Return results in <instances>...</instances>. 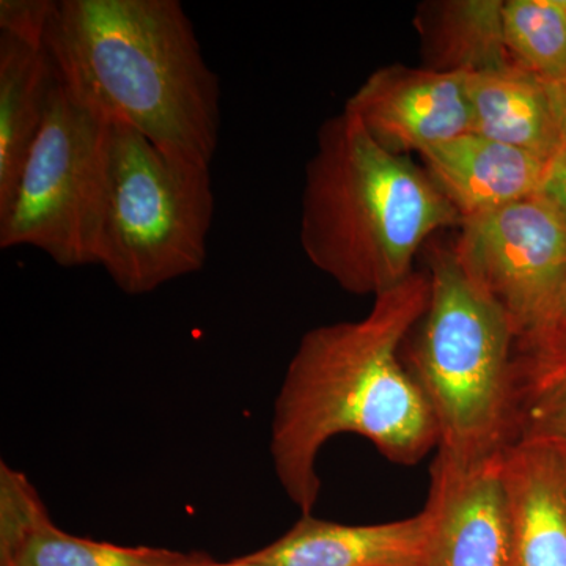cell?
I'll return each instance as SVG.
<instances>
[{
    "mask_svg": "<svg viewBox=\"0 0 566 566\" xmlns=\"http://www.w3.org/2000/svg\"><path fill=\"white\" fill-rule=\"evenodd\" d=\"M430 293V274L415 271L378 294L363 318L315 327L301 338L270 433L274 474L301 515H312L318 501L316 460L337 436H360L400 465L438 449L434 417L401 357Z\"/></svg>",
    "mask_w": 566,
    "mask_h": 566,
    "instance_id": "6da1fadb",
    "label": "cell"
},
{
    "mask_svg": "<svg viewBox=\"0 0 566 566\" xmlns=\"http://www.w3.org/2000/svg\"><path fill=\"white\" fill-rule=\"evenodd\" d=\"M44 48L71 102L211 166L221 82L178 0H55Z\"/></svg>",
    "mask_w": 566,
    "mask_h": 566,
    "instance_id": "7a4b0ae2",
    "label": "cell"
},
{
    "mask_svg": "<svg viewBox=\"0 0 566 566\" xmlns=\"http://www.w3.org/2000/svg\"><path fill=\"white\" fill-rule=\"evenodd\" d=\"M461 218L427 170L386 150L348 112L327 118L305 167L301 248L345 292H387Z\"/></svg>",
    "mask_w": 566,
    "mask_h": 566,
    "instance_id": "3957f363",
    "label": "cell"
},
{
    "mask_svg": "<svg viewBox=\"0 0 566 566\" xmlns=\"http://www.w3.org/2000/svg\"><path fill=\"white\" fill-rule=\"evenodd\" d=\"M430 303L401 357L438 427V453L486 460L516 438V334L505 312L458 262L430 253Z\"/></svg>",
    "mask_w": 566,
    "mask_h": 566,
    "instance_id": "277c9868",
    "label": "cell"
},
{
    "mask_svg": "<svg viewBox=\"0 0 566 566\" xmlns=\"http://www.w3.org/2000/svg\"><path fill=\"white\" fill-rule=\"evenodd\" d=\"M210 167L111 126L96 264L123 293L140 296L202 270L214 218Z\"/></svg>",
    "mask_w": 566,
    "mask_h": 566,
    "instance_id": "5b68a950",
    "label": "cell"
},
{
    "mask_svg": "<svg viewBox=\"0 0 566 566\" xmlns=\"http://www.w3.org/2000/svg\"><path fill=\"white\" fill-rule=\"evenodd\" d=\"M111 126L52 91L39 136L0 207V248H33L63 268L96 264Z\"/></svg>",
    "mask_w": 566,
    "mask_h": 566,
    "instance_id": "8992f818",
    "label": "cell"
},
{
    "mask_svg": "<svg viewBox=\"0 0 566 566\" xmlns=\"http://www.w3.org/2000/svg\"><path fill=\"white\" fill-rule=\"evenodd\" d=\"M458 226V262L509 316L516 354L534 352L549 337L566 289V222L531 197Z\"/></svg>",
    "mask_w": 566,
    "mask_h": 566,
    "instance_id": "52a82bcc",
    "label": "cell"
},
{
    "mask_svg": "<svg viewBox=\"0 0 566 566\" xmlns=\"http://www.w3.org/2000/svg\"><path fill=\"white\" fill-rule=\"evenodd\" d=\"M386 150L406 155L474 132L469 76L461 71L382 66L346 102Z\"/></svg>",
    "mask_w": 566,
    "mask_h": 566,
    "instance_id": "ba28073f",
    "label": "cell"
},
{
    "mask_svg": "<svg viewBox=\"0 0 566 566\" xmlns=\"http://www.w3.org/2000/svg\"><path fill=\"white\" fill-rule=\"evenodd\" d=\"M501 453L471 463L436 453L423 506L430 516L424 566H505Z\"/></svg>",
    "mask_w": 566,
    "mask_h": 566,
    "instance_id": "9c48e42d",
    "label": "cell"
},
{
    "mask_svg": "<svg viewBox=\"0 0 566 566\" xmlns=\"http://www.w3.org/2000/svg\"><path fill=\"white\" fill-rule=\"evenodd\" d=\"M505 566H566V441L517 438L501 453Z\"/></svg>",
    "mask_w": 566,
    "mask_h": 566,
    "instance_id": "30bf717a",
    "label": "cell"
},
{
    "mask_svg": "<svg viewBox=\"0 0 566 566\" xmlns=\"http://www.w3.org/2000/svg\"><path fill=\"white\" fill-rule=\"evenodd\" d=\"M197 556L71 535L52 521L29 476L0 464V566H186Z\"/></svg>",
    "mask_w": 566,
    "mask_h": 566,
    "instance_id": "8fae6325",
    "label": "cell"
},
{
    "mask_svg": "<svg viewBox=\"0 0 566 566\" xmlns=\"http://www.w3.org/2000/svg\"><path fill=\"white\" fill-rule=\"evenodd\" d=\"M430 545V516L381 524L333 523L301 515L271 545L243 556L263 566H424Z\"/></svg>",
    "mask_w": 566,
    "mask_h": 566,
    "instance_id": "7c38bea8",
    "label": "cell"
},
{
    "mask_svg": "<svg viewBox=\"0 0 566 566\" xmlns=\"http://www.w3.org/2000/svg\"><path fill=\"white\" fill-rule=\"evenodd\" d=\"M420 156L461 219L535 197L546 167L532 153L474 132L427 148Z\"/></svg>",
    "mask_w": 566,
    "mask_h": 566,
    "instance_id": "4fadbf2b",
    "label": "cell"
},
{
    "mask_svg": "<svg viewBox=\"0 0 566 566\" xmlns=\"http://www.w3.org/2000/svg\"><path fill=\"white\" fill-rule=\"evenodd\" d=\"M468 76L474 133L549 161L566 137L565 88L515 62Z\"/></svg>",
    "mask_w": 566,
    "mask_h": 566,
    "instance_id": "5bb4252c",
    "label": "cell"
},
{
    "mask_svg": "<svg viewBox=\"0 0 566 566\" xmlns=\"http://www.w3.org/2000/svg\"><path fill=\"white\" fill-rule=\"evenodd\" d=\"M55 84L46 48L0 33V207L39 136Z\"/></svg>",
    "mask_w": 566,
    "mask_h": 566,
    "instance_id": "9a60e30c",
    "label": "cell"
},
{
    "mask_svg": "<svg viewBox=\"0 0 566 566\" xmlns=\"http://www.w3.org/2000/svg\"><path fill=\"white\" fill-rule=\"evenodd\" d=\"M499 0L438 3L419 18L431 66L474 74L513 62L505 48Z\"/></svg>",
    "mask_w": 566,
    "mask_h": 566,
    "instance_id": "2e32d148",
    "label": "cell"
},
{
    "mask_svg": "<svg viewBox=\"0 0 566 566\" xmlns=\"http://www.w3.org/2000/svg\"><path fill=\"white\" fill-rule=\"evenodd\" d=\"M502 25L513 62L566 91V0H506Z\"/></svg>",
    "mask_w": 566,
    "mask_h": 566,
    "instance_id": "e0dca14e",
    "label": "cell"
},
{
    "mask_svg": "<svg viewBox=\"0 0 566 566\" xmlns=\"http://www.w3.org/2000/svg\"><path fill=\"white\" fill-rule=\"evenodd\" d=\"M566 441V337L516 354V438Z\"/></svg>",
    "mask_w": 566,
    "mask_h": 566,
    "instance_id": "ac0fdd59",
    "label": "cell"
},
{
    "mask_svg": "<svg viewBox=\"0 0 566 566\" xmlns=\"http://www.w3.org/2000/svg\"><path fill=\"white\" fill-rule=\"evenodd\" d=\"M55 0H0V33L44 46Z\"/></svg>",
    "mask_w": 566,
    "mask_h": 566,
    "instance_id": "d6986e66",
    "label": "cell"
},
{
    "mask_svg": "<svg viewBox=\"0 0 566 566\" xmlns=\"http://www.w3.org/2000/svg\"><path fill=\"white\" fill-rule=\"evenodd\" d=\"M566 222V137L546 163L536 196Z\"/></svg>",
    "mask_w": 566,
    "mask_h": 566,
    "instance_id": "ffe728a7",
    "label": "cell"
},
{
    "mask_svg": "<svg viewBox=\"0 0 566 566\" xmlns=\"http://www.w3.org/2000/svg\"><path fill=\"white\" fill-rule=\"evenodd\" d=\"M566 337V289L564 296H562L560 305H558V311L556 315V319H554L553 331H551L549 337L546 338L545 344L539 345L538 348H543V346L553 344V342L560 340V338ZM534 349V352H536ZM531 352V353H534ZM527 354V353H526Z\"/></svg>",
    "mask_w": 566,
    "mask_h": 566,
    "instance_id": "44dd1931",
    "label": "cell"
},
{
    "mask_svg": "<svg viewBox=\"0 0 566 566\" xmlns=\"http://www.w3.org/2000/svg\"><path fill=\"white\" fill-rule=\"evenodd\" d=\"M186 566H263L259 564H252V562L245 560V558H234L232 562H227V564H221V562L212 560L211 557H208L207 554H200L193 560L191 564Z\"/></svg>",
    "mask_w": 566,
    "mask_h": 566,
    "instance_id": "7402d4cb",
    "label": "cell"
},
{
    "mask_svg": "<svg viewBox=\"0 0 566 566\" xmlns=\"http://www.w3.org/2000/svg\"><path fill=\"white\" fill-rule=\"evenodd\" d=\"M565 99H566V91H565Z\"/></svg>",
    "mask_w": 566,
    "mask_h": 566,
    "instance_id": "603a6c76",
    "label": "cell"
}]
</instances>
